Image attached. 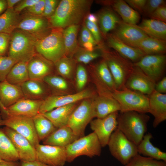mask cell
Returning a JSON list of instances; mask_svg holds the SVG:
<instances>
[{"label":"cell","instance_id":"6da1fadb","mask_svg":"<svg viewBox=\"0 0 166 166\" xmlns=\"http://www.w3.org/2000/svg\"><path fill=\"white\" fill-rule=\"evenodd\" d=\"M90 0H62L48 20L52 29H63L73 25H81L90 13Z\"/></svg>","mask_w":166,"mask_h":166},{"label":"cell","instance_id":"1f68e13d","mask_svg":"<svg viewBox=\"0 0 166 166\" xmlns=\"http://www.w3.org/2000/svg\"><path fill=\"white\" fill-rule=\"evenodd\" d=\"M153 137L151 133L145 134L140 143L137 146L138 154L157 160L166 162V153L154 146L151 143Z\"/></svg>","mask_w":166,"mask_h":166},{"label":"cell","instance_id":"7c38bea8","mask_svg":"<svg viewBox=\"0 0 166 166\" xmlns=\"http://www.w3.org/2000/svg\"><path fill=\"white\" fill-rule=\"evenodd\" d=\"M6 126L23 136L35 148L39 144L33 118L23 116L5 115L2 116Z\"/></svg>","mask_w":166,"mask_h":166},{"label":"cell","instance_id":"91938a15","mask_svg":"<svg viewBox=\"0 0 166 166\" xmlns=\"http://www.w3.org/2000/svg\"><path fill=\"white\" fill-rule=\"evenodd\" d=\"M85 19L91 22L96 23H98L97 16L94 14L89 13L86 16Z\"/></svg>","mask_w":166,"mask_h":166},{"label":"cell","instance_id":"d4e9b609","mask_svg":"<svg viewBox=\"0 0 166 166\" xmlns=\"http://www.w3.org/2000/svg\"><path fill=\"white\" fill-rule=\"evenodd\" d=\"M94 117L102 118L120 110L118 102L112 96L99 95L93 100Z\"/></svg>","mask_w":166,"mask_h":166},{"label":"cell","instance_id":"d6a6232c","mask_svg":"<svg viewBox=\"0 0 166 166\" xmlns=\"http://www.w3.org/2000/svg\"><path fill=\"white\" fill-rule=\"evenodd\" d=\"M80 25H73L63 30L65 56L73 57L79 45L77 37Z\"/></svg>","mask_w":166,"mask_h":166},{"label":"cell","instance_id":"603a6c76","mask_svg":"<svg viewBox=\"0 0 166 166\" xmlns=\"http://www.w3.org/2000/svg\"><path fill=\"white\" fill-rule=\"evenodd\" d=\"M148 97V113L154 117L152 126L156 128L166 120V94L154 90Z\"/></svg>","mask_w":166,"mask_h":166},{"label":"cell","instance_id":"be15d7a7","mask_svg":"<svg viewBox=\"0 0 166 166\" xmlns=\"http://www.w3.org/2000/svg\"><path fill=\"white\" fill-rule=\"evenodd\" d=\"M4 125V121L3 118L1 113L0 111V126Z\"/></svg>","mask_w":166,"mask_h":166},{"label":"cell","instance_id":"836d02e7","mask_svg":"<svg viewBox=\"0 0 166 166\" xmlns=\"http://www.w3.org/2000/svg\"><path fill=\"white\" fill-rule=\"evenodd\" d=\"M145 55L164 54L166 51V41L149 37L141 41L136 46Z\"/></svg>","mask_w":166,"mask_h":166},{"label":"cell","instance_id":"681fc988","mask_svg":"<svg viewBox=\"0 0 166 166\" xmlns=\"http://www.w3.org/2000/svg\"><path fill=\"white\" fill-rule=\"evenodd\" d=\"M45 3V0H39L37 2L26 9V14L42 16L44 10Z\"/></svg>","mask_w":166,"mask_h":166},{"label":"cell","instance_id":"e0dca14e","mask_svg":"<svg viewBox=\"0 0 166 166\" xmlns=\"http://www.w3.org/2000/svg\"><path fill=\"white\" fill-rule=\"evenodd\" d=\"M113 33L122 42L136 48L142 40L148 37L136 25L127 23L122 20L117 25Z\"/></svg>","mask_w":166,"mask_h":166},{"label":"cell","instance_id":"7dc6e473","mask_svg":"<svg viewBox=\"0 0 166 166\" xmlns=\"http://www.w3.org/2000/svg\"><path fill=\"white\" fill-rule=\"evenodd\" d=\"M60 0H45L44 8L42 15L48 19L51 17L54 13Z\"/></svg>","mask_w":166,"mask_h":166},{"label":"cell","instance_id":"94428289","mask_svg":"<svg viewBox=\"0 0 166 166\" xmlns=\"http://www.w3.org/2000/svg\"><path fill=\"white\" fill-rule=\"evenodd\" d=\"M7 9V1L6 0H0V15Z\"/></svg>","mask_w":166,"mask_h":166},{"label":"cell","instance_id":"ba28073f","mask_svg":"<svg viewBox=\"0 0 166 166\" xmlns=\"http://www.w3.org/2000/svg\"><path fill=\"white\" fill-rule=\"evenodd\" d=\"M101 146L97 136L93 132L79 138L66 148V162H71L80 156L90 157L100 156Z\"/></svg>","mask_w":166,"mask_h":166},{"label":"cell","instance_id":"f1b7e54d","mask_svg":"<svg viewBox=\"0 0 166 166\" xmlns=\"http://www.w3.org/2000/svg\"><path fill=\"white\" fill-rule=\"evenodd\" d=\"M99 27L104 38L111 30H114L122 21L113 10L108 8L101 10L97 15Z\"/></svg>","mask_w":166,"mask_h":166},{"label":"cell","instance_id":"5b68a950","mask_svg":"<svg viewBox=\"0 0 166 166\" xmlns=\"http://www.w3.org/2000/svg\"><path fill=\"white\" fill-rule=\"evenodd\" d=\"M63 30L53 28L48 35L36 42V52L54 64L65 56Z\"/></svg>","mask_w":166,"mask_h":166},{"label":"cell","instance_id":"52a82bcc","mask_svg":"<svg viewBox=\"0 0 166 166\" xmlns=\"http://www.w3.org/2000/svg\"><path fill=\"white\" fill-rule=\"evenodd\" d=\"M107 145L111 155L124 166L138 154L137 146L117 128L112 134Z\"/></svg>","mask_w":166,"mask_h":166},{"label":"cell","instance_id":"9a60e30c","mask_svg":"<svg viewBox=\"0 0 166 166\" xmlns=\"http://www.w3.org/2000/svg\"><path fill=\"white\" fill-rule=\"evenodd\" d=\"M35 149L36 160L51 166H63L66 162L65 148L39 144Z\"/></svg>","mask_w":166,"mask_h":166},{"label":"cell","instance_id":"44dd1931","mask_svg":"<svg viewBox=\"0 0 166 166\" xmlns=\"http://www.w3.org/2000/svg\"><path fill=\"white\" fill-rule=\"evenodd\" d=\"M43 101L22 99L6 108L2 116L8 115L23 116L33 118L39 113Z\"/></svg>","mask_w":166,"mask_h":166},{"label":"cell","instance_id":"ac0fdd59","mask_svg":"<svg viewBox=\"0 0 166 166\" xmlns=\"http://www.w3.org/2000/svg\"><path fill=\"white\" fill-rule=\"evenodd\" d=\"M30 79L43 80L46 76L53 74L54 64L36 53L28 62Z\"/></svg>","mask_w":166,"mask_h":166},{"label":"cell","instance_id":"4316f807","mask_svg":"<svg viewBox=\"0 0 166 166\" xmlns=\"http://www.w3.org/2000/svg\"><path fill=\"white\" fill-rule=\"evenodd\" d=\"M78 139L67 125L56 129L42 141L43 144L66 148Z\"/></svg>","mask_w":166,"mask_h":166},{"label":"cell","instance_id":"f5cc1de1","mask_svg":"<svg viewBox=\"0 0 166 166\" xmlns=\"http://www.w3.org/2000/svg\"><path fill=\"white\" fill-rule=\"evenodd\" d=\"M125 1L133 9L142 13L146 0H126Z\"/></svg>","mask_w":166,"mask_h":166},{"label":"cell","instance_id":"f6af8a7d","mask_svg":"<svg viewBox=\"0 0 166 166\" xmlns=\"http://www.w3.org/2000/svg\"><path fill=\"white\" fill-rule=\"evenodd\" d=\"M84 22L86 27L92 34L97 44V46L101 45L104 44L102 40V35L97 23L89 22L86 19Z\"/></svg>","mask_w":166,"mask_h":166},{"label":"cell","instance_id":"f546056e","mask_svg":"<svg viewBox=\"0 0 166 166\" xmlns=\"http://www.w3.org/2000/svg\"><path fill=\"white\" fill-rule=\"evenodd\" d=\"M77 106L73 103L55 109L43 114L57 128L67 125L73 112Z\"/></svg>","mask_w":166,"mask_h":166},{"label":"cell","instance_id":"680465c9","mask_svg":"<svg viewBox=\"0 0 166 166\" xmlns=\"http://www.w3.org/2000/svg\"><path fill=\"white\" fill-rule=\"evenodd\" d=\"M0 166H21L18 161H7L2 160L0 162Z\"/></svg>","mask_w":166,"mask_h":166},{"label":"cell","instance_id":"f907efd6","mask_svg":"<svg viewBox=\"0 0 166 166\" xmlns=\"http://www.w3.org/2000/svg\"><path fill=\"white\" fill-rule=\"evenodd\" d=\"M10 34L0 33V57L4 56L9 49Z\"/></svg>","mask_w":166,"mask_h":166},{"label":"cell","instance_id":"e7e4bbea","mask_svg":"<svg viewBox=\"0 0 166 166\" xmlns=\"http://www.w3.org/2000/svg\"><path fill=\"white\" fill-rule=\"evenodd\" d=\"M0 112H3L5 111L6 109L4 108V107L2 105L0 100Z\"/></svg>","mask_w":166,"mask_h":166},{"label":"cell","instance_id":"bcb514c9","mask_svg":"<svg viewBox=\"0 0 166 166\" xmlns=\"http://www.w3.org/2000/svg\"><path fill=\"white\" fill-rule=\"evenodd\" d=\"M165 2L164 0H147L142 13L149 17L158 7L165 5Z\"/></svg>","mask_w":166,"mask_h":166},{"label":"cell","instance_id":"4fadbf2b","mask_svg":"<svg viewBox=\"0 0 166 166\" xmlns=\"http://www.w3.org/2000/svg\"><path fill=\"white\" fill-rule=\"evenodd\" d=\"M94 96L93 93L88 89L67 95H51L43 101L39 113L43 114L60 107L77 103L85 99L93 98Z\"/></svg>","mask_w":166,"mask_h":166},{"label":"cell","instance_id":"db71d44e","mask_svg":"<svg viewBox=\"0 0 166 166\" xmlns=\"http://www.w3.org/2000/svg\"><path fill=\"white\" fill-rule=\"evenodd\" d=\"M39 0H22L17 4L14 8V10L19 13L24 9H27L37 2Z\"/></svg>","mask_w":166,"mask_h":166},{"label":"cell","instance_id":"ee69618b","mask_svg":"<svg viewBox=\"0 0 166 166\" xmlns=\"http://www.w3.org/2000/svg\"><path fill=\"white\" fill-rule=\"evenodd\" d=\"M87 80V73L85 68L81 64L78 65L76 69V84L77 88L79 91L83 90Z\"/></svg>","mask_w":166,"mask_h":166},{"label":"cell","instance_id":"e575fe53","mask_svg":"<svg viewBox=\"0 0 166 166\" xmlns=\"http://www.w3.org/2000/svg\"><path fill=\"white\" fill-rule=\"evenodd\" d=\"M28 62H18L13 67L6 81L14 85L20 86L30 79L27 68Z\"/></svg>","mask_w":166,"mask_h":166},{"label":"cell","instance_id":"8992f818","mask_svg":"<svg viewBox=\"0 0 166 166\" xmlns=\"http://www.w3.org/2000/svg\"><path fill=\"white\" fill-rule=\"evenodd\" d=\"M112 96L119 104L120 112L133 111L148 113V96L125 87L115 90Z\"/></svg>","mask_w":166,"mask_h":166},{"label":"cell","instance_id":"ffe728a7","mask_svg":"<svg viewBox=\"0 0 166 166\" xmlns=\"http://www.w3.org/2000/svg\"><path fill=\"white\" fill-rule=\"evenodd\" d=\"M94 70L101 95L112 96L117 90L112 75L106 62L103 59L94 67Z\"/></svg>","mask_w":166,"mask_h":166},{"label":"cell","instance_id":"6125c7cd","mask_svg":"<svg viewBox=\"0 0 166 166\" xmlns=\"http://www.w3.org/2000/svg\"><path fill=\"white\" fill-rule=\"evenodd\" d=\"M21 0H7V8L14 9V6L18 3Z\"/></svg>","mask_w":166,"mask_h":166},{"label":"cell","instance_id":"5bb4252c","mask_svg":"<svg viewBox=\"0 0 166 166\" xmlns=\"http://www.w3.org/2000/svg\"><path fill=\"white\" fill-rule=\"evenodd\" d=\"M118 114L116 112L90 122V128L97 136L102 147L108 145L112 134L117 128Z\"/></svg>","mask_w":166,"mask_h":166},{"label":"cell","instance_id":"03108f58","mask_svg":"<svg viewBox=\"0 0 166 166\" xmlns=\"http://www.w3.org/2000/svg\"><path fill=\"white\" fill-rule=\"evenodd\" d=\"M2 160V158L0 157V162Z\"/></svg>","mask_w":166,"mask_h":166},{"label":"cell","instance_id":"30bf717a","mask_svg":"<svg viewBox=\"0 0 166 166\" xmlns=\"http://www.w3.org/2000/svg\"><path fill=\"white\" fill-rule=\"evenodd\" d=\"M16 29L26 33L37 40L47 36L52 29L48 18L42 16L28 14L20 19Z\"/></svg>","mask_w":166,"mask_h":166},{"label":"cell","instance_id":"b9f144b4","mask_svg":"<svg viewBox=\"0 0 166 166\" xmlns=\"http://www.w3.org/2000/svg\"><path fill=\"white\" fill-rule=\"evenodd\" d=\"M125 166H166V162L158 161L138 154Z\"/></svg>","mask_w":166,"mask_h":166},{"label":"cell","instance_id":"9c48e42d","mask_svg":"<svg viewBox=\"0 0 166 166\" xmlns=\"http://www.w3.org/2000/svg\"><path fill=\"white\" fill-rule=\"evenodd\" d=\"M94 97L82 100L69 117L67 125L78 138L85 136L86 126L94 118L93 107Z\"/></svg>","mask_w":166,"mask_h":166},{"label":"cell","instance_id":"7a4b0ae2","mask_svg":"<svg viewBox=\"0 0 166 166\" xmlns=\"http://www.w3.org/2000/svg\"><path fill=\"white\" fill-rule=\"evenodd\" d=\"M101 57L106 62L112 75L117 90L125 87L126 82L134 68L133 63L122 57L104 44L97 46Z\"/></svg>","mask_w":166,"mask_h":166},{"label":"cell","instance_id":"816d5d0a","mask_svg":"<svg viewBox=\"0 0 166 166\" xmlns=\"http://www.w3.org/2000/svg\"><path fill=\"white\" fill-rule=\"evenodd\" d=\"M149 17L151 19L166 22V7L165 5L158 7Z\"/></svg>","mask_w":166,"mask_h":166},{"label":"cell","instance_id":"7402d4cb","mask_svg":"<svg viewBox=\"0 0 166 166\" xmlns=\"http://www.w3.org/2000/svg\"><path fill=\"white\" fill-rule=\"evenodd\" d=\"M105 38L106 40L107 46L133 63L138 61L146 55L139 49L124 43L113 34H108Z\"/></svg>","mask_w":166,"mask_h":166},{"label":"cell","instance_id":"8d00e7d4","mask_svg":"<svg viewBox=\"0 0 166 166\" xmlns=\"http://www.w3.org/2000/svg\"><path fill=\"white\" fill-rule=\"evenodd\" d=\"M33 119L40 141H43L57 129L51 121L43 114L39 113Z\"/></svg>","mask_w":166,"mask_h":166},{"label":"cell","instance_id":"7bdbcfd3","mask_svg":"<svg viewBox=\"0 0 166 166\" xmlns=\"http://www.w3.org/2000/svg\"><path fill=\"white\" fill-rule=\"evenodd\" d=\"M15 60L8 56L0 57V82L6 80L10 70L17 63Z\"/></svg>","mask_w":166,"mask_h":166},{"label":"cell","instance_id":"6f0895ef","mask_svg":"<svg viewBox=\"0 0 166 166\" xmlns=\"http://www.w3.org/2000/svg\"><path fill=\"white\" fill-rule=\"evenodd\" d=\"M80 46L88 51H93L96 50L97 49V46L90 42L84 43Z\"/></svg>","mask_w":166,"mask_h":166},{"label":"cell","instance_id":"83f0119b","mask_svg":"<svg viewBox=\"0 0 166 166\" xmlns=\"http://www.w3.org/2000/svg\"><path fill=\"white\" fill-rule=\"evenodd\" d=\"M23 98L24 96L20 86L12 84L6 80L1 82L0 100L6 109Z\"/></svg>","mask_w":166,"mask_h":166},{"label":"cell","instance_id":"9f6ffc18","mask_svg":"<svg viewBox=\"0 0 166 166\" xmlns=\"http://www.w3.org/2000/svg\"><path fill=\"white\" fill-rule=\"evenodd\" d=\"M21 166H51L37 160L32 161H21Z\"/></svg>","mask_w":166,"mask_h":166},{"label":"cell","instance_id":"d6986e66","mask_svg":"<svg viewBox=\"0 0 166 166\" xmlns=\"http://www.w3.org/2000/svg\"><path fill=\"white\" fill-rule=\"evenodd\" d=\"M155 85L140 68L134 66L126 82L125 87L148 96L155 90Z\"/></svg>","mask_w":166,"mask_h":166},{"label":"cell","instance_id":"74e56055","mask_svg":"<svg viewBox=\"0 0 166 166\" xmlns=\"http://www.w3.org/2000/svg\"><path fill=\"white\" fill-rule=\"evenodd\" d=\"M0 157L7 161H18V155L10 138L0 128Z\"/></svg>","mask_w":166,"mask_h":166},{"label":"cell","instance_id":"2e32d148","mask_svg":"<svg viewBox=\"0 0 166 166\" xmlns=\"http://www.w3.org/2000/svg\"><path fill=\"white\" fill-rule=\"evenodd\" d=\"M2 130L11 141L21 161L36 160L35 148L25 137L6 126Z\"/></svg>","mask_w":166,"mask_h":166},{"label":"cell","instance_id":"d590c367","mask_svg":"<svg viewBox=\"0 0 166 166\" xmlns=\"http://www.w3.org/2000/svg\"><path fill=\"white\" fill-rule=\"evenodd\" d=\"M19 13L14 9L7 8L0 15V33L10 34L20 20Z\"/></svg>","mask_w":166,"mask_h":166},{"label":"cell","instance_id":"c3c4849f","mask_svg":"<svg viewBox=\"0 0 166 166\" xmlns=\"http://www.w3.org/2000/svg\"><path fill=\"white\" fill-rule=\"evenodd\" d=\"M80 31L79 43H78L80 45L79 46L84 43L90 42L97 46V44L92 34L86 27L84 22L82 24Z\"/></svg>","mask_w":166,"mask_h":166},{"label":"cell","instance_id":"4dcf8cb0","mask_svg":"<svg viewBox=\"0 0 166 166\" xmlns=\"http://www.w3.org/2000/svg\"><path fill=\"white\" fill-rule=\"evenodd\" d=\"M137 25L148 37L166 41V22L151 18L145 19Z\"/></svg>","mask_w":166,"mask_h":166},{"label":"cell","instance_id":"8fae6325","mask_svg":"<svg viewBox=\"0 0 166 166\" xmlns=\"http://www.w3.org/2000/svg\"><path fill=\"white\" fill-rule=\"evenodd\" d=\"M166 62L165 54H156L145 55L133 64L156 84L164 77Z\"/></svg>","mask_w":166,"mask_h":166},{"label":"cell","instance_id":"60d3db41","mask_svg":"<svg viewBox=\"0 0 166 166\" xmlns=\"http://www.w3.org/2000/svg\"><path fill=\"white\" fill-rule=\"evenodd\" d=\"M43 81L55 91H63L68 88V84L64 78L53 74L46 76Z\"/></svg>","mask_w":166,"mask_h":166},{"label":"cell","instance_id":"cb8c5ba5","mask_svg":"<svg viewBox=\"0 0 166 166\" xmlns=\"http://www.w3.org/2000/svg\"><path fill=\"white\" fill-rule=\"evenodd\" d=\"M98 3L111 6L114 11L121 17L122 21L127 23L136 25L140 21V17L138 12L131 7L123 0L99 1Z\"/></svg>","mask_w":166,"mask_h":166},{"label":"cell","instance_id":"3957f363","mask_svg":"<svg viewBox=\"0 0 166 166\" xmlns=\"http://www.w3.org/2000/svg\"><path fill=\"white\" fill-rule=\"evenodd\" d=\"M149 119V116L146 113L133 111L120 112L117 117V128L137 146L147 131Z\"/></svg>","mask_w":166,"mask_h":166},{"label":"cell","instance_id":"277c9868","mask_svg":"<svg viewBox=\"0 0 166 166\" xmlns=\"http://www.w3.org/2000/svg\"><path fill=\"white\" fill-rule=\"evenodd\" d=\"M37 40L17 29L10 34L8 56L18 62H28L37 53Z\"/></svg>","mask_w":166,"mask_h":166},{"label":"cell","instance_id":"484cf974","mask_svg":"<svg viewBox=\"0 0 166 166\" xmlns=\"http://www.w3.org/2000/svg\"><path fill=\"white\" fill-rule=\"evenodd\" d=\"M20 86L26 99L44 101L49 96V86L43 80L30 79Z\"/></svg>","mask_w":166,"mask_h":166},{"label":"cell","instance_id":"11a10c76","mask_svg":"<svg viewBox=\"0 0 166 166\" xmlns=\"http://www.w3.org/2000/svg\"><path fill=\"white\" fill-rule=\"evenodd\" d=\"M155 90L162 94L166 93V77L164 76L160 80L156 83Z\"/></svg>","mask_w":166,"mask_h":166},{"label":"cell","instance_id":"ab89813d","mask_svg":"<svg viewBox=\"0 0 166 166\" xmlns=\"http://www.w3.org/2000/svg\"><path fill=\"white\" fill-rule=\"evenodd\" d=\"M73 56L77 62L87 64L99 57H101V54L97 48L94 51H90L79 45Z\"/></svg>","mask_w":166,"mask_h":166},{"label":"cell","instance_id":"f35d334b","mask_svg":"<svg viewBox=\"0 0 166 166\" xmlns=\"http://www.w3.org/2000/svg\"><path fill=\"white\" fill-rule=\"evenodd\" d=\"M76 63L73 57L65 56L54 63L55 70L64 79L71 78L76 69Z\"/></svg>","mask_w":166,"mask_h":166}]
</instances>
